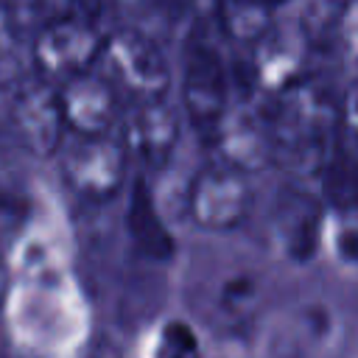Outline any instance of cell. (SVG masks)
I'll return each instance as SVG.
<instances>
[{
	"label": "cell",
	"instance_id": "cell-23",
	"mask_svg": "<svg viewBox=\"0 0 358 358\" xmlns=\"http://www.w3.org/2000/svg\"><path fill=\"white\" fill-rule=\"evenodd\" d=\"M260 3H268V6H277V3H285V0H260Z\"/></svg>",
	"mask_w": 358,
	"mask_h": 358
},
{
	"label": "cell",
	"instance_id": "cell-15",
	"mask_svg": "<svg viewBox=\"0 0 358 358\" xmlns=\"http://www.w3.org/2000/svg\"><path fill=\"white\" fill-rule=\"evenodd\" d=\"M319 179H322L324 199L330 204H336V207L358 204V162L347 151L344 137L336 145V151L330 154V159L324 162V168L319 171Z\"/></svg>",
	"mask_w": 358,
	"mask_h": 358
},
{
	"label": "cell",
	"instance_id": "cell-5",
	"mask_svg": "<svg viewBox=\"0 0 358 358\" xmlns=\"http://www.w3.org/2000/svg\"><path fill=\"white\" fill-rule=\"evenodd\" d=\"M103 39L106 34L98 31L92 17H53L39 22L31 39V62L39 78L62 84L98 67Z\"/></svg>",
	"mask_w": 358,
	"mask_h": 358
},
{
	"label": "cell",
	"instance_id": "cell-16",
	"mask_svg": "<svg viewBox=\"0 0 358 358\" xmlns=\"http://www.w3.org/2000/svg\"><path fill=\"white\" fill-rule=\"evenodd\" d=\"M229 319H243L255 310L257 305V285L249 274H238V277H229L221 291H218V302H215Z\"/></svg>",
	"mask_w": 358,
	"mask_h": 358
},
{
	"label": "cell",
	"instance_id": "cell-13",
	"mask_svg": "<svg viewBox=\"0 0 358 358\" xmlns=\"http://www.w3.org/2000/svg\"><path fill=\"white\" fill-rule=\"evenodd\" d=\"M126 229L140 255H145L151 260H168L173 255V238H171L143 176L131 187V199H129V210H126Z\"/></svg>",
	"mask_w": 358,
	"mask_h": 358
},
{
	"label": "cell",
	"instance_id": "cell-12",
	"mask_svg": "<svg viewBox=\"0 0 358 358\" xmlns=\"http://www.w3.org/2000/svg\"><path fill=\"white\" fill-rule=\"evenodd\" d=\"M252 50V81L268 92L277 95L296 78H302V48L296 39H291L285 31H277L274 25L249 45Z\"/></svg>",
	"mask_w": 358,
	"mask_h": 358
},
{
	"label": "cell",
	"instance_id": "cell-4",
	"mask_svg": "<svg viewBox=\"0 0 358 358\" xmlns=\"http://www.w3.org/2000/svg\"><path fill=\"white\" fill-rule=\"evenodd\" d=\"M179 109L196 131L210 137L224 112L229 109V78L221 50L210 36L193 31L185 42L179 76Z\"/></svg>",
	"mask_w": 358,
	"mask_h": 358
},
{
	"label": "cell",
	"instance_id": "cell-22",
	"mask_svg": "<svg viewBox=\"0 0 358 358\" xmlns=\"http://www.w3.org/2000/svg\"><path fill=\"white\" fill-rule=\"evenodd\" d=\"M6 296H8V268H6V260L0 257V308H3Z\"/></svg>",
	"mask_w": 358,
	"mask_h": 358
},
{
	"label": "cell",
	"instance_id": "cell-18",
	"mask_svg": "<svg viewBox=\"0 0 358 358\" xmlns=\"http://www.w3.org/2000/svg\"><path fill=\"white\" fill-rule=\"evenodd\" d=\"M336 39L341 45L344 59L358 70V0H347L336 25Z\"/></svg>",
	"mask_w": 358,
	"mask_h": 358
},
{
	"label": "cell",
	"instance_id": "cell-24",
	"mask_svg": "<svg viewBox=\"0 0 358 358\" xmlns=\"http://www.w3.org/2000/svg\"><path fill=\"white\" fill-rule=\"evenodd\" d=\"M11 6H14V0H11Z\"/></svg>",
	"mask_w": 358,
	"mask_h": 358
},
{
	"label": "cell",
	"instance_id": "cell-14",
	"mask_svg": "<svg viewBox=\"0 0 358 358\" xmlns=\"http://www.w3.org/2000/svg\"><path fill=\"white\" fill-rule=\"evenodd\" d=\"M218 20L229 39L241 45L257 42L274 22H271V6L260 0H221L218 3Z\"/></svg>",
	"mask_w": 358,
	"mask_h": 358
},
{
	"label": "cell",
	"instance_id": "cell-10",
	"mask_svg": "<svg viewBox=\"0 0 358 358\" xmlns=\"http://www.w3.org/2000/svg\"><path fill=\"white\" fill-rule=\"evenodd\" d=\"M207 140L213 143L218 162L232 165L243 173L260 171L271 162V140L263 112L229 106Z\"/></svg>",
	"mask_w": 358,
	"mask_h": 358
},
{
	"label": "cell",
	"instance_id": "cell-20",
	"mask_svg": "<svg viewBox=\"0 0 358 358\" xmlns=\"http://www.w3.org/2000/svg\"><path fill=\"white\" fill-rule=\"evenodd\" d=\"M336 249H338L341 260H347V263L358 266V227L344 229V232L336 238Z\"/></svg>",
	"mask_w": 358,
	"mask_h": 358
},
{
	"label": "cell",
	"instance_id": "cell-21",
	"mask_svg": "<svg viewBox=\"0 0 358 358\" xmlns=\"http://www.w3.org/2000/svg\"><path fill=\"white\" fill-rule=\"evenodd\" d=\"M14 31V6L11 0H0V42H6Z\"/></svg>",
	"mask_w": 358,
	"mask_h": 358
},
{
	"label": "cell",
	"instance_id": "cell-1",
	"mask_svg": "<svg viewBox=\"0 0 358 358\" xmlns=\"http://www.w3.org/2000/svg\"><path fill=\"white\" fill-rule=\"evenodd\" d=\"M263 117L271 140V162L296 176H319L344 137L341 106L310 76L271 95Z\"/></svg>",
	"mask_w": 358,
	"mask_h": 358
},
{
	"label": "cell",
	"instance_id": "cell-19",
	"mask_svg": "<svg viewBox=\"0 0 358 358\" xmlns=\"http://www.w3.org/2000/svg\"><path fill=\"white\" fill-rule=\"evenodd\" d=\"M341 129L344 134L358 145V78L350 84L347 98L341 103Z\"/></svg>",
	"mask_w": 358,
	"mask_h": 358
},
{
	"label": "cell",
	"instance_id": "cell-8",
	"mask_svg": "<svg viewBox=\"0 0 358 358\" xmlns=\"http://www.w3.org/2000/svg\"><path fill=\"white\" fill-rule=\"evenodd\" d=\"M11 126L25 151L36 157H56L70 134L56 84L45 78L25 84L11 103Z\"/></svg>",
	"mask_w": 358,
	"mask_h": 358
},
{
	"label": "cell",
	"instance_id": "cell-3",
	"mask_svg": "<svg viewBox=\"0 0 358 358\" xmlns=\"http://www.w3.org/2000/svg\"><path fill=\"white\" fill-rule=\"evenodd\" d=\"M129 157L126 143L112 134H67L64 145L56 151L64 185L92 204L112 201L123 190L129 179Z\"/></svg>",
	"mask_w": 358,
	"mask_h": 358
},
{
	"label": "cell",
	"instance_id": "cell-9",
	"mask_svg": "<svg viewBox=\"0 0 358 358\" xmlns=\"http://www.w3.org/2000/svg\"><path fill=\"white\" fill-rule=\"evenodd\" d=\"M182 109L168 98H151L134 103L131 120L126 126V148L140 159L143 168H162L182 137Z\"/></svg>",
	"mask_w": 358,
	"mask_h": 358
},
{
	"label": "cell",
	"instance_id": "cell-2",
	"mask_svg": "<svg viewBox=\"0 0 358 358\" xmlns=\"http://www.w3.org/2000/svg\"><path fill=\"white\" fill-rule=\"evenodd\" d=\"M98 67H103L101 73L117 87L120 95L134 98V103L162 98L173 84L171 62L157 36L137 25H123L106 34Z\"/></svg>",
	"mask_w": 358,
	"mask_h": 358
},
{
	"label": "cell",
	"instance_id": "cell-7",
	"mask_svg": "<svg viewBox=\"0 0 358 358\" xmlns=\"http://www.w3.org/2000/svg\"><path fill=\"white\" fill-rule=\"evenodd\" d=\"M56 92L70 134H84V137L112 134V129L120 123L123 95L101 70H87L81 76H73L56 84Z\"/></svg>",
	"mask_w": 358,
	"mask_h": 358
},
{
	"label": "cell",
	"instance_id": "cell-11",
	"mask_svg": "<svg viewBox=\"0 0 358 358\" xmlns=\"http://www.w3.org/2000/svg\"><path fill=\"white\" fill-rule=\"evenodd\" d=\"M322 227V207L313 196L302 190H285L271 215V235L280 252L291 260H308L316 249Z\"/></svg>",
	"mask_w": 358,
	"mask_h": 358
},
{
	"label": "cell",
	"instance_id": "cell-6",
	"mask_svg": "<svg viewBox=\"0 0 358 358\" xmlns=\"http://www.w3.org/2000/svg\"><path fill=\"white\" fill-rule=\"evenodd\" d=\"M185 207L196 227L207 232H232L252 213L249 179L243 171L215 159L204 165L187 185Z\"/></svg>",
	"mask_w": 358,
	"mask_h": 358
},
{
	"label": "cell",
	"instance_id": "cell-17",
	"mask_svg": "<svg viewBox=\"0 0 358 358\" xmlns=\"http://www.w3.org/2000/svg\"><path fill=\"white\" fill-rule=\"evenodd\" d=\"M159 358H201L199 341L185 322H168L159 336Z\"/></svg>",
	"mask_w": 358,
	"mask_h": 358
}]
</instances>
